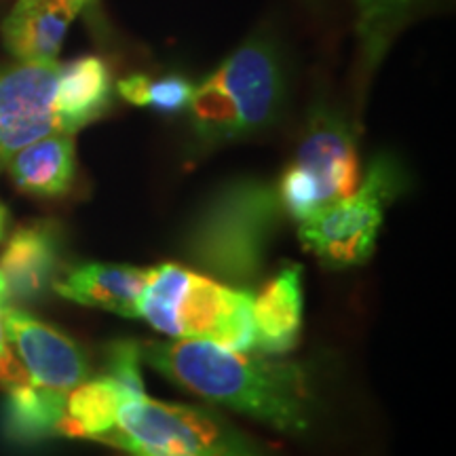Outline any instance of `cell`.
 <instances>
[{
	"instance_id": "cell-15",
	"label": "cell",
	"mask_w": 456,
	"mask_h": 456,
	"mask_svg": "<svg viewBox=\"0 0 456 456\" xmlns=\"http://www.w3.org/2000/svg\"><path fill=\"white\" fill-rule=\"evenodd\" d=\"M13 184L38 199H57L70 192L77 178V144L74 135L55 134L21 148L7 163Z\"/></svg>"
},
{
	"instance_id": "cell-14",
	"label": "cell",
	"mask_w": 456,
	"mask_h": 456,
	"mask_svg": "<svg viewBox=\"0 0 456 456\" xmlns=\"http://www.w3.org/2000/svg\"><path fill=\"white\" fill-rule=\"evenodd\" d=\"M57 72V61L0 68V125H45L61 131L53 112Z\"/></svg>"
},
{
	"instance_id": "cell-13",
	"label": "cell",
	"mask_w": 456,
	"mask_h": 456,
	"mask_svg": "<svg viewBox=\"0 0 456 456\" xmlns=\"http://www.w3.org/2000/svg\"><path fill=\"white\" fill-rule=\"evenodd\" d=\"M148 269L108 262L78 265L53 283V292L83 306L110 311L121 317H138V305Z\"/></svg>"
},
{
	"instance_id": "cell-21",
	"label": "cell",
	"mask_w": 456,
	"mask_h": 456,
	"mask_svg": "<svg viewBox=\"0 0 456 456\" xmlns=\"http://www.w3.org/2000/svg\"><path fill=\"white\" fill-rule=\"evenodd\" d=\"M7 222H9V212L3 203H0V241H3L4 232H7Z\"/></svg>"
},
{
	"instance_id": "cell-19",
	"label": "cell",
	"mask_w": 456,
	"mask_h": 456,
	"mask_svg": "<svg viewBox=\"0 0 456 456\" xmlns=\"http://www.w3.org/2000/svg\"><path fill=\"white\" fill-rule=\"evenodd\" d=\"M104 376L127 397L146 395L142 380V342L117 340L106 349Z\"/></svg>"
},
{
	"instance_id": "cell-16",
	"label": "cell",
	"mask_w": 456,
	"mask_h": 456,
	"mask_svg": "<svg viewBox=\"0 0 456 456\" xmlns=\"http://www.w3.org/2000/svg\"><path fill=\"white\" fill-rule=\"evenodd\" d=\"M68 391L47 389L32 383L9 387L3 406V431L11 442L38 444L57 437L64 419Z\"/></svg>"
},
{
	"instance_id": "cell-23",
	"label": "cell",
	"mask_w": 456,
	"mask_h": 456,
	"mask_svg": "<svg viewBox=\"0 0 456 456\" xmlns=\"http://www.w3.org/2000/svg\"><path fill=\"white\" fill-rule=\"evenodd\" d=\"M125 456H157V454H148V452H125Z\"/></svg>"
},
{
	"instance_id": "cell-8",
	"label": "cell",
	"mask_w": 456,
	"mask_h": 456,
	"mask_svg": "<svg viewBox=\"0 0 456 456\" xmlns=\"http://www.w3.org/2000/svg\"><path fill=\"white\" fill-rule=\"evenodd\" d=\"M61 235L53 222H32L11 235L0 256L4 302L32 305L53 292L61 266Z\"/></svg>"
},
{
	"instance_id": "cell-10",
	"label": "cell",
	"mask_w": 456,
	"mask_h": 456,
	"mask_svg": "<svg viewBox=\"0 0 456 456\" xmlns=\"http://www.w3.org/2000/svg\"><path fill=\"white\" fill-rule=\"evenodd\" d=\"M78 13L74 0H17L0 28L4 47L17 61H57Z\"/></svg>"
},
{
	"instance_id": "cell-18",
	"label": "cell",
	"mask_w": 456,
	"mask_h": 456,
	"mask_svg": "<svg viewBox=\"0 0 456 456\" xmlns=\"http://www.w3.org/2000/svg\"><path fill=\"white\" fill-rule=\"evenodd\" d=\"M114 89L129 104L151 108V110L171 117V114L188 112L191 102L195 98L197 85L178 72L163 74V77H148V74L135 72L121 78L114 85Z\"/></svg>"
},
{
	"instance_id": "cell-2",
	"label": "cell",
	"mask_w": 456,
	"mask_h": 456,
	"mask_svg": "<svg viewBox=\"0 0 456 456\" xmlns=\"http://www.w3.org/2000/svg\"><path fill=\"white\" fill-rule=\"evenodd\" d=\"M288 102V57L277 34L260 28L197 85L188 112L199 144L216 148L275 127Z\"/></svg>"
},
{
	"instance_id": "cell-3",
	"label": "cell",
	"mask_w": 456,
	"mask_h": 456,
	"mask_svg": "<svg viewBox=\"0 0 456 456\" xmlns=\"http://www.w3.org/2000/svg\"><path fill=\"white\" fill-rule=\"evenodd\" d=\"M283 216L275 186L237 178L218 188L195 214L182 252L216 281L249 289L262 275Z\"/></svg>"
},
{
	"instance_id": "cell-6",
	"label": "cell",
	"mask_w": 456,
	"mask_h": 456,
	"mask_svg": "<svg viewBox=\"0 0 456 456\" xmlns=\"http://www.w3.org/2000/svg\"><path fill=\"white\" fill-rule=\"evenodd\" d=\"M403 186L395 159L376 155L351 197L330 205L298 224V237L328 269L363 265L374 252L387 208Z\"/></svg>"
},
{
	"instance_id": "cell-4",
	"label": "cell",
	"mask_w": 456,
	"mask_h": 456,
	"mask_svg": "<svg viewBox=\"0 0 456 456\" xmlns=\"http://www.w3.org/2000/svg\"><path fill=\"white\" fill-rule=\"evenodd\" d=\"M104 444L157 456H281L212 408L127 397Z\"/></svg>"
},
{
	"instance_id": "cell-9",
	"label": "cell",
	"mask_w": 456,
	"mask_h": 456,
	"mask_svg": "<svg viewBox=\"0 0 456 456\" xmlns=\"http://www.w3.org/2000/svg\"><path fill=\"white\" fill-rule=\"evenodd\" d=\"M444 0H355V94L366 102L374 74L399 37L420 17L431 15Z\"/></svg>"
},
{
	"instance_id": "cell-11",
	"label": "cell",
	"mask_w": 456,
	"mask_h": 456,
	"mask_svg": "<svg viewBox=\"0 0 456 456\" xmlns=\"http://www.w3.org/2000/svg\"><path fill=\"white\" fill-rule=\"evenodd\" d=\"M112 70L98 55H83L60 66L55 85L53 112L61 134L74 135L100 121L112 108Z\"/></svg>"
},
{
	"instance_id": "cell-17",
	"label": "cell",
	"mask_w": 456,
	"mask_h": 456,
	"mask_svg": "<svg viewBox=\"0 0 456 456\" xmlns=\"http://www.w3.org/2000/svg\"><path fill=\"white\" fill-rule=\"evenodd\" d=\"M127 395L106 376L87 379L68 391L64 419L60 423L57 437L102 442L117 427L118 406Z\"/></svg>"
},
{
	"instance_id": "cell-24",
	"label": "cell",
	"mask_w": 456,
	"mask_h": 456,
	"mask_svg": "<svg viewBox=\"0 0 456 456\" xmlns=\"http://www.w3.org/2000/svg\"><path fill=\"white\" fill-rule=\"evenodd\" d=\"M311 3H313V0H311Z\"/></svg>"
},
{
	"instance_id": "cell-20",
	"label": "cell",
	"mask_w": 456,
	"mask_h": 456,
	"mask_svg": "<svg viewBox=\"0 0 456 456\" xmlns=\"http://www.w3.org/2000/svg\"><path fill=\"white\" fill-rule=\"evenodd\" d=\"M4 294H3V283H0V385L3 387H17L30 383L28 379L26 368L21 366L20 359L15 357V353L7 345V334H4Z\"/></svg>"
},
{
	"instance_id": "cell-5",
	"label": "cell",
	"mask_w": 456,
	"mask_h": 456,
	"mask_svg": "<svg viewBox=\"0 0 456 456\" xmlns=\"http://www.w3.org/2000/svg\"><path fill=\"white\" fill-rule=\"evenodd\" d=\"M362 182L357 131L346 114L328 102L311 106L292 163L275 191L283 214L296 224L351 197Z\"/></svg>"
},
{
	"instance_id": "cell-12",
	"label": "cell",
	"mask_w": 456,
	"mask_h": 456,
	"mask_svg": "<svg viewBox=\"0 0 456 456\" xmlns=\"http://www.w3.org/2000/svg\"><path fill=\"white\" fill-rule=\"evenodd\" d=\"M302 266L285 265L262 283L254 296L256 349L265 355H283L298 345L302 330Z\"/></svg>"
},
{
	"instance_id": "cell-22",
	"label": "cell",
	"mask_w": 456,
	"mask_h": 456,
	"mask_svg": "<svg viewBox=\"0 0 456 456\" xmlns=\"http://www.w3.org/2000/svg\"><path fill=\"white\" fill-rule=\"evenodd\" d=\"M74 3H77L78 4V9H87V7H91V4H94L95 3V0H74Z\"/></svg>"
},
{
	"instance_id": "cell-7",
	"label": "cell",
	"mask_w": 456,
	"mask_h": 456,
	"mask_svg": "<svg viewBox=\"0 0 456 456\" xmlns=\"http://www.w3.org/2000/svg\"><path fill=\"white\" fill-rule=\"evenodd\" d=\"M4 334L32 385L70 391L89 379V359L81 346L21 306L4 305Z\"/></svg>"
},
{
	"instance_id": "cell-1",
	"label": "cell",
	"mask_w": 456,
	"mask_h": 456,
	"mask_svg": "<svg viewBox=\"0 0 456 456\" xmlns=\"http://www.w3.org/2000/svg\"><path fill=\"white\" fill-rule=\"evenodd\" d=\"M142 362L214 406L235 410L288 437L311 440L317 429L306 374L292 362L180 338L142 342Z\"/></svg>"
}]
</instances>
